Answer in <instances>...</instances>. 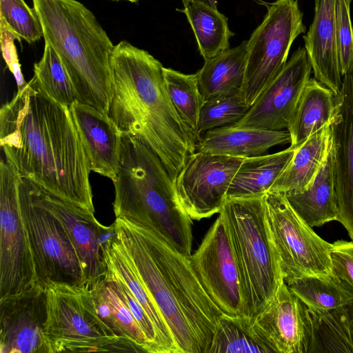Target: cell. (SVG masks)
<instances>
[{
    "label": "cell",
    "mask_w": 353,
    "mask_h": 353,
    "mask_svg": "<svg viewBox=\"0 0 353 353\" xmlns=\"http://www.w3.org/2000/svg\"><path fill=\"white\" fill-rule=\"evenodd\" d=\"M1 46L3 57L12 73L17 85V91L21 90L27 85L21 70L17 52L14 40L21 43V39L9 27L6 21L0 17Z\"/></svg>",
    "instance_id": "obj_38"
},
{
    "label": "cell",
    "mask_w": 353,
    "mask_h": 353,
    "mask_svg": "<svg viewBox=\"0 0 353 353\" xmlns=\"http://www.w3.org/2000/svg\"><path fill=\"white\" fill-rule=\"evenodd\" d=\"M265 6L262 22L247 40L241 97L249 106L282 71L293 42L306 32L298 0H276Z\"/></svg>",
    "instance_id": "obj_9"
},
{
    "label": "cell",
    "mask_w": 353,
    "mask_h": 353,
    "mask_svg": "<svg viewBox=\"0 0 353 353\" xmlns=\"http://www.w3.org/2000/svg\"><path fill=\"white\" fill-rule=\"evenodd\" d=\"M332 275L353 285V241L337 240L330 249Z\"/></svg>",
    "instance_id": "obj_39"
},
{
    "label": "cell",
    "mask_w": 353,
    "mask_h": 353,
    "mask_svg": "<svg viewBox=\"0 0 353 353\" xmlns=\"http://www.w3.org/2000/svg\"><path fill=\"white\" fill-rule=\"evenodd\" d=\"M245 317L219 316L207 353H272Z\"/></svg>",
    "instance_id": "obj_32"
},
{
    "label": "cell",
    "mask_w": 353,
    "mask_h": 353,
    "mask_svg": "<svg viewBox=\"0 0 353 353\" xmlns=\"http://www.w3.org/2000/svg\"><path fill=\"white\" fill-rule=\"evenodd\" d=\"M34 73L41 87L59 103L70 108L77 101L74 86L61 59L46 43L41 60L34 65Z\"/></svg>",
    "instance_id": "obj_33"
},
{
    "label": "cell",
    "mask_w": 353,
    "mask_h": 353,
    "mask_svg": "<svg viewBox=\"0 0 353 353\" xmlns=\"http://www.w3.org/2000/svg\"><path fill=\"white\" fill-rule=\"evenodd\" d=\"M21 176L6 159L0 162V298L19 294L37 283L20 209Z\"/></svg>",
    "instance_id": "obj_11"
},
{
    "label": "cell",
    "mask_w": 353,
    "mask_h": 353,
    "mask_svg": "<svg viewBox=\"0 0 353 353\" xmlns=\"http://www.w3.org/2000/svg\"><path fill=\"white\" fill-rule=\"evenodd\" d=\"M117 236L161 313L179 353H207L223 314L201 283L190 256L154 231L123 218Z\"/></svg>",
    "instance_id": "obj_2"
},
{
    "label": "cell",
    "mask_w": 353,
    "mask_h": 353,
    "mask_svg": "<svg viewBox=\"0 0 353 353\" xmlns=\"http://www.w3.org/2000/svg\"><path fill=\"white\" fill-rule=\"evenodd\" d=\"M332 143L330 124L324 125L294 149V155L269 191L301 192L312 183Z\"/></svg>",
    "instance_id": "obj_24"
},
{
    "label": "cell",
    "mask_w": 353,
    "mask_h": 353,
    "mask_svg": "<svg viewBox=\"0 0 353 353\" xmlns=\"http://www.w3.org/2000/svg\"><path fill=\"white\" fill-rule=\"evenodd\" d=\"M352 0H336V46L342 77L353 67V26L350 17Z\"/></svg>",
    "instance_id": "obj_36"
},
{
    "label": "cell",
    "mask_w": 353,
    "mask_h": 353,
    "mask_svg": "<svg viewBox=\"0 0 353 353\" xmlns=\"http://www.w3.org/2000/svg\"><path fill=\"white\" fill-rule=\"evenodd\" d=\"M0 17L12 31L28 43L43 37L42 27L34 8L24 0H0Z\"/></svg>",
    "instance_id": "obj_35"
},
{
    "label": "cell",
    "mask_w": 353,
    "mask_h": 353,
    "mask_svg": "<svg viewBox=\"0 0 353 353\" xmlns=\"http://www.w3.org/2000/svg\"><path fill=\"white\" fill-rule=\"evenodd\" d=\"M312 70L306 49L299 48L247 114L232 125L266 130L287 128L302 91L310 79Z\"/></svg>",
    "instance_id": "obj_14"
},
{
    "label": "cell",
    "mask_w": 353,
    "mask_h": 353,
    "mask_svg": "<svg viewBox=\"0 0 353 353\" xmlns=\"http://www.w3.org/2000/svg\"><path fill=\"white\" fill-rule=\"evenodd\" d=\"M46 288L37 282L19 294L0 298V353H49L44 331Z\"/></svg>",
    "instance_id": "obj_16"
},
{
    "label": "cell",
    "mask_w": 353,
    "mask_h": 353,
    "mask_svg": "<svg viewBox=\"0 0 353 353\" xmlns=\"http://www.w3.org/2000/svg\"><path fill=\"white\" fill-rule=\"evenodd\" d=\"M102 252L105 272L119 279L143 307L157 330L165 353H179L161 313L139 278L132 259L117 236L115 228L103 241Z\"/></svg>",
    "instance_id": "obj_22"
},
{
    "label": "cell",
    "mask_w": 353,
    "mask_h": 353,
    "mask_svg": "<svg viewBox=\"0 0 353 353\" xmlns=\"http://www.w3.org/2000/svg\"><path fill=\"white\" fill-rule=\"evenodd\" d=\"M243 158L195 151L175 179L179 201L192 220L219 213Z\"/></svg>",
    "instance_id": "obj_13"
},
{
    "label": "cell",
    "mask_w": 353,
    "mask_h": 353,
    "mask_svg": "<svg viewBox=\"0 0 353 353\" xmlns=\"http://www.w3.org/2000/svg\"><path fill=\"white\" fill-rule=\"evenodd\" d=\"M46 292L49 353L133 352L98 316L87 285L52 284Z\"/></svg>",
    "instance_id": "obj_7"
},
{
    "label": "cell",
    "mask_w": 353,
    "mask_h": 353,
    "mask_svg": "<svg viewBox=\"0 0 353 353\" xmlns=\"http://www.w3.org/2000/svg\"><path fill=\"white\" fill-rule=\"evenodd\" d=\"M257 3L265 6L267 2L263 0H254ZM183 7L192 2H203L207 3L214 8H217V0H181Z\"/></svg>",
    "instance_id": "obj_40"
},
{
    "label": "cell",
    "mask_w": 353,
    "mask_h": 353,
    "mask_svg": "<svg viewBox=\"0 0 353 353\" xmlns=\"http://www.w3.org/2000/svg\"><path fill=\"white\" fill-rule=\"evenodd\" d=\"M334 148V180L340 222L353 241V67L343 76L330 123Z\"/></svg>",
    "instance_id": "obj_18"
},
{
    "label": "cell",
    "mask_w": 353,
    "mask_h": 353,
    "mask_svg": "<svg viewBox=\"0 0 353 353\" xmlns=\"http://www.w3.org/2000/svg\"><path fill=\"white\" fill-rule=\"evenodd\" d=\"M308 310L312 327L308 353H353V303L329 311Z\"/></svg>",
    "instance_id": "obj_28"
},
{
    "label": "cell",
    "mask_w": 353,
    "mask_h": 353,
    "mask_svg": "<svg viewBox=\"0 0 353 353\" xmlns=\"http://www.w3.org/2000/svg\"><path fill=\"white\" fill-rule=\"evenodd\" d=\"M112 203L116 218L145 226L190 256L192 219L181 205L175 182L159 158L138 138L123 133Z\"/></svg>",
    "instance_id": "obj_4"
},
{
    "label": "cell",
    "mask_w": 353,
    "mask_h": 353,
    "mask_svg": "<svg viewBox=\"0 0 353 353\" xmlns=\"http://www.w3.org/2000/svg\"><path fill=\"white\" fill-rule=\"evenodd\" d=\"M247 56V40L218 55L204 59L196 77L205 101L219 97L240 94L242 91Z\"/></svg>",
    "instance_id": "obj_26"
},
{
    "label": "cell",
    "mask_w": 353,
    "mask_h": 353,
    "mask_svg": "<svg viewBox=\"0 0 353 353\" xmlns=\"http://www.w3.org/2000/svg\"><path fill=\"white\" fill-rule=\"evenodd\" d=\"M105 276L112 281L119 296L133 315L148 343L150 353H165L155 325L128 287L108 272Z\"/></svg>",
    "instance_id": "obj_37"
},
{
    "label": "cell",
    "mask_w": 353,
    "mask_h": 353,
    "mask_svg": "<svg viewBox=\"0 0 353 353\" xmlns=\"http://www.w3.org/2000/svg\"><path fill=\"white\" fill-rule=\"evenodd\" d=\"M294 149L288 148L271 154L245 158L235 174L227 198L264 195L290 163Z\"/></svg>",
    "instance_id": "obj_27"
},
{
    "label": "cell",
    "mask_w": 353,
    "mask_h": 353,
    "mask_svg": "<svg viewBox=\"0 0 353 353\" xmlns=\"http://www.w3.org/2000/svg\"><path fill=\"white\" fill-rule=\"evenodd\" d=\"M0 145L21 177L94 213L91 170L70 109L34 76L1 108Z\"/></svg>",
    "instance_id": "obj_1"
},
{
    "label": "cell",
    "mask_w": 353,
    "mask_h": 353,
    "mask_svg": "<svg viewBox=\"0 0 353 353\" xmlns=\"http://www.w3.org/2000/svg\"><path fill=\"white\" fill-rule=\"evenodd\" d=\"M112 1H121V0H112ZM123 1H130L132 3H135V2L139 1V0H123Z\"/></svg>",
    "instance_id": "obj_41"
},
{
    "label": "cell",
    "mask_w": 353,
    "mask_h": 353,
    "mask_svg": "<svg viewBox=\"0 0 353 353\" xmlns=\"http://www.w3.org/2000/svg\"><path fill=\"white\" fill-rule=\"evenodd\" d=\"M113 94L108 114L123 134L144 143L175 179L196 143L168 92L161 63L128 41L110 57Z\"/></svg>",
    "instance_id": "obj_3"
},
{
    "label": "cell",
    "mask_w": 353,
    "mask_h": 353,
    "mask_svg": "<svg viewBox=\"0 0 353 353\" xmlns=\"http://www.w3.org/2000/svg\"><path fill=\"white\" fill-rule=\"evenodd\" d=\"M288 130H266L233 125L214 128L201 135L196 151L250 158L263 155L270 148L290 143Z\"/></svg>",
    "instance_id": "obj_21"
},
{
    "label": "cell",
    "mask_w": 353,
    "mask_h": 353,
    "mask_svg": "<svg viewBox=\"0 0 353 353\" xmlns=\"http://www.w3.org/2000/svg\"><path fill=\"white\" fill-rule=\"evenodd\" d=\"M334 110V92L315 78H310L288 123L290 147L296 148L322 127L330 124Z\"/></svg>",
    "instance_id": "obj_25"
},
{
    "label": "cell",
    "mask_w": 353,
    "mask_h": 353,
    "mask_svg": "<svg viewBox=\"0 0 353 353\" xmlns=\"http://www.w3.org/2000/svg\"><path fill=\"white\" fill-rule=\"evenodd\" d=\"M263 196L227 198L221 209L239 268L243 317L250 321L284 280L266 222Z\"/></svg>",
    "instance_id": "obj_6"
},
{
    "label": "cell",
    "mask_w": 353,
    "mask_h": 353,
    "mask_svg": "<svg viewBox=\"0 0 353 353\" xmlns=\"http://www.w3.org/2000/svg\"><path fill=\"white\" fill-rule=\"evenodd\" d=\"M19 196L37 282L46 288L52 284L86 285L71 241L59 220L40 203L33 181L21 177Z\"/></svg>",
    "instance_id": "obj_8"
},
{
    "label": "cell",
    "mask_w": 353,
    "mask_h": 353,
    "mask_svg": "<svg viewBox=\"0 0 353 353\" xmlns=\"http://www.w3.org/2000/svg\"><path fill=\"white\" fill-rule=\"evenodd\" d=\"M250 108L240 94L205 101L200 112L198 137L208 130L235 124L247 114Z\"/></svg>",
    "instance_id": "obj_34"
},
{
    "label": "cell",
    "mask_w": 353,
    "mask_h": 353,
    "mask_svg": "<svg viewBox=\"0 0 353 353\" xmlns=\"http://www.w3.org/2000/svg\"><path fill=\"white\" fill-rule=\"evenodd\" d=\"M45 43L57 52L77 100L109 112L114 46L94 14L77 0H33Z\"/></svg>",
    "instance_id": "obj_5"
},
{
    "label": "cell",
    "mask_w": 353,
    "mask_h": 353,
    "mask_svg": "<svg viewBox=\"0 0 353 353\" xmlns=\"http://www.w3.org/2000/svg\"><path fill=\"white\" fill-rule=\"evenodd\" d=\"M287 285L311 310L329 311L353 303V285L332 275L303 277Z\"/></svg>",
    "instance_id": "obj_30"
},
{
    "label": "cell",
    "mask_w": 353,
    "mask_h": 353,
    "mask_svg": "<svg viewBox=\"0 0 353 353\" xmlns=\"http://www.w3.org/2000/svg\"><path fill=\"white\" fill-rule=\"evenodd\" d=\"M274 352L308 353L312 337L308 308L283 280L268 304L250 321Z\"/></svg>",
    "instance_id": "obj_15"
},
{
    "label": "cell",
    "mask_w": 353,
    "mask_h": 353,
    "mask_svg": "<svg viewBox=\"0 0 353 353\" xmlns=\"http://www.w3.org/2000/svg\"><path fill=\"white\" fill-rule=\"evenodd\" d=\"M219 214L190 259L204 289L222 314L243 317L237 262L225 216L221 210Z\"/></svg>",
    "instance_id": "obj_12"
},
{
    "label": "cell",
    "mask_w": 353,
    "mask_h": 353,
    "mask_svg": "<svg viewBox=\"0 0 353 353\" xmlns=\"http://www.w3.org/2000/svg\"><path fill=\"white\" fill-rule=\"evenodd\" d=\"M333 142L314 181L303 192L285 194L294 211L312 228L337 221L339 208L334 180Z\"/></svg>",
    "instance_id": "obj_23"
},
{
    "label": "cell",
    "mask_w": 353,
    "mask_h": 353,
    "mask_svg": "<svg viewBox=\"0 0 353 353\" xmlns=\"http://www.w3.org/2000/svg\"><path fill=\"white\" fill-rule=\"evenodd\" d=\"M163 74L172 104L196 144L200 112L205 101L199 90L196 74H184L165 67Z\"/></svg>",
    "instance_id": "obj_31"
},
{
    "label": "cell",
    "mask_w": 353,
    "mask_h": 353,
    "mask_svg": "<svg viewBox=\"0 0 353 353\" xmlns=\"http://www.w3.org/2000/svg\"><path fill=\"white\" fill-rule=\"evenodd\" d=\"M336 0H314V15L303 37L314 78L337 96L341 90V74L336 46Z\"/></svg>",
    "instance_id": "obj_20"
},
{
    "label": "cell",
    "mask_w": 353,
    "mask_h": 353,
    "mask_svg": "<svg viewBox=\"0 0 353 353\" xmlns=\"http://www.w3.org/2000/svg\"><path fill=\"white\" fill-rule=\"evenodd\" d=\"M263 199L267 225L285 282L332 276V243L294 211L284 193L268 191Z\"/></svg>",
    "instance_id": "obj_10"
},
{
    "label": "cell",
    "mask_w": 353,
    "mask_h": 353,
    "mask_svg": "<svg viewBox=\"0 0 353 353\" xmlns=\"http://www.w3.org/2000/svg\"><path fill=\"white\" fill-rule=\"evenodd\" d=\"M69 109L90 170L113 181L121 159L122 131L108 113L97 108L77 100Z\"/></svg>",
    "instance_id": "obj_19"
},
{
    "label": "cell",
    "mask_w": 353,
    "mask_h": 353,
    "mask_svg": "<svg viewBox=\"0 0 353 353\" xmlns=\"http://www.w3.org/2000/svg\"><path fill=\"white\" fill-rule=\"evenodd\" d=\"M34 187L40 203L64 228L81 263L86 285L104 278L102 244L114 224L104 226L96 219L94 213L46 191L35 183Z\"/></svg>",
    "instance_id": "obj_17"
},
{
    "label": "cell",
    "mask_w": 353,
    "mask_h": 353,
    "mask_svg": "<svg viewBox=\"0 0 353 353\" xmlns=\"http://www.w3.org/2000/svg\"><path fill=\"white\" fill-rule=\"evenodd\" d=\"M176 10L186 16L204 59L230 48V39L234 33L229 28L228 18L217 8L203 2H192Z\"/></svg>",
    "instance_id": "obj_29"
}]
</instances>
